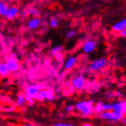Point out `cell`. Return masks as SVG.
<instances>
[{
    "mask_svg": "<svg viewBox=\"0 0 126 126\" xmlns=\"http://www.w3.org/2000/svg\"><path fill=\"white\" fill-rule=\"evenodd\" d=\"M74 109L81 115L90 117L94 114V102L93 100H82L74 105Z\"/></svg>",
    "mask_w": 126,
    "mask_h": 126,
    "instance_id": "6da1fadb",
    "label": "cell"
},
{
    "mask_svg": "<svg viewBox=\"0 0 126 126\" xmlns=\"http://www.w3.org/2000/svg\"><path fill=\"white\" fill-rule=\"evenodd\" d=\"M101 119L106 120L109 122L110 123H115L118 122H120L125 115L122 113L116 112L114 111H109V112H102L99 115Z\"/></svg>",
    "mask_w": 126,
    "mask_h": 126,
    "instance_id": "7a4b0ae2",
    "label": "cell"
},
{
    "mask_svg": "<svg viewBox=\"0 0 126 126\" xmlns=\"http://www.w3.org/2000/svg\"><path fill=\"white\" fill-rule=\"evenodd\" d=\"M44 89V86L41 84H32L25 87V95L29 96L33 99H37L39 92Z\"/></svg>",
    "mask_w": 126,
    "mask_h": 126,
    "instance_id": "3957f363",
    "label": "cell"
},
{
    "mask_svg": "<svg viewBox=\"0 0 126 126\" xmlns=\"http://www.w3.org/2000/svg\"><path fill=\"white\" fill-rule=\"evenodd\" d=\"M108 64L107 59L105 57H100L91 62L89 66V69L92 72H97L104 69Z\"/></svg>",
    "mask_w": 126,
    "mask_h": 126,
    "instance_id": "277c9868",
    "label": "cell"
},
{
    "mask_svg": "<svg viewBox=\"0 0 126 126\" xmlns=\"http://www.w3.org/2000/svg\"><path fill=\"white\" fill-rule=\"evenodd\" d=\"M55 99L54 93L53 90L49 89H43L39 92L37 100L44 102V101H53Z\"/></svg>",
    "mask_w": 126,
    "mask_h": 126,
    "instance_id": "5b68a950",
    "label": "cell"
},
{
    "mask_svg": "<svg viewBox=\"0 0 126 126\" xmlns=\"http://www.w3.org/2000/svg\"><path fill=\"white\" fill-rule=\"evenodd\" d=\"M70 84L73 89H75L77 90H81L86 86V79L83 76L79 75L72 79Z\"/></svg>",
    "mask_w": 126,
    "mask_h": 126,
    "instance_id": "8992f818",
    "label": "cell"
},
{
    "mask_svg": "<svg viewBox=\"0 0 126 126\" xmlns=\"http://www.w3.org/2000/svg\"><path fill=\"white\" fill-rule=\"evenodd\" d=\"M8 69L10 73H16L18 71L20 68V65L18 61H17V59L14 57H9L7 59V61L5 62Z\"/></svg>",
    "mask_w": 126,
    "mask_h": 126,
    "instance_id": "52a82bcc",
    "label": "cell"
},
{
    "mask_svg": "<svg viewBox=\"0 0 126 126\" xmlns=\"http://www.w3.org/2000/svg\"><path fill=\"white\" fill-rule=\"evenodd\" d=\"M96 47V43L93 40H87L86 41L83 46H82V50L85 54H90L95 50Z\"/></svg>",
    "mask_w": 126,
    "mask_h": 126,
    "instance_id": "ba28073f",
    "label": "cell"
},
{
    "mask_svg": "<svg viewBox=\"0 0 126 126\" xmlns=\"http://www.w3.org/2000/svg\"><path fill=\"white\" fill-rule=\"evenodd\" d=\"M112 29L114 32H118L126 30V18H124L119 21H117L112 26Z\"/></svg>",
    "mask_w": 126,
    "mask_h": 126,
    "instance_id": "9c48e42d",
    "label": "cell"
},
{
    "mask_svg": "<svg viewBox=\"0 0 126 126\" xmlns=\"http://www.w3.org/2000/svg\"><path fill=\"white\" fill-rule=\"evenodd\" d=\"M18 13H19L18 7L16 5H12L9 8V10L5 16V18L8 19H13L18 16Z\"/></svg>",
    "mask_w": 126,
    "mask_h": 126,
    "instance_id": "30bf717a",
    "label": "cell"
},
{
    "mask_svg": "<svg viewBox=\"0 0 126 126\" xmlns=\"http://www.w3.org/2000/svg\"><path fill=\"white\" fill-rule=\"evenodd\" d=\"M28 28L31 30H34L41 25V20L38 17L32 18L28 21Z\"/></svg>",
    "mask_w": 126,
    "mask_h": 126,
    "instance_id": "8fae6325",
    "label": "cell"
},
{
    "mask_svg": "<svg viewBox=\"0 0 126 126\" xmlns=\"http://www.w3.org/2000/svg\"><path fill=\"white\" fill-rule=\"evenodd\" d=\"M77 62V57H74V56L70 57L64 63V68L66 70H70L76 65Z\"/></svg>",
    "mask_w": 126,
    "mask_h": 126,
    "instance_id": "7c38bea8",
    "label": "cell"
},
{
    "mask_svg": "<svg viewBox=\"0 0 126 126\" xmlns=\"http://www.w3.org/2000/svg\"><path fill=\"white\" fill-rule=\"evenodd\" d=\"M10 73L8 66H7L5 62L0 63V76L1 77H7Z\"/></svg>",
    "mask_w": 126,
    "mask_h": 126,
    "instance_id": "4fadbf2b",
    "label": "cell"
},
{
    "mask_svg": "<svg viewBox=\"0 0 126 126\" xmlns=\"http://www.w3.org/2000/svg\"><path fill=\"white\" fill-rule=\"evenodd\" d=\"M26 103V99L25 94H18L16 98V105L18 106H22Z\"/></svg>",
    "mask_w": 126,
    "mask_h": 126,
    "instance_id": "5bb4252c",
    "label": "cell"
},
{
    "mask_svg": "<svg viewBox=\"0 0 126 126\" xmlns=\"http://www.w3.org/2000/svg\"><path fill=\"white\" fill-rule=\"evenodd\" d=\"M27 12H28V15H30L31 16H32V18H35L37 16H39V10L35 8V7H30L29 9H28L27 10Z\"/></svg>",
    "mask_w": 126,
    "mask_h": 126,
    "instance_id": "9a60e30c",
    "label": "cell"
},
{
    "mask_svg": "<svg viewBox=\"0 0 126 126\" xmlns=\"http://www.w3.org/2000/svg\"><path fill=\"white\" fill-rule=\"evenodd\" d=\"M102 106L103 102L102 101H98L95 104H94V113L99 115L102 112Z\"/></svg>",
    "mask_w": 126,
    "mask_h": 126,
    "instance_id": "2e32d148",
    "label": "cell"
},
{
    "mask_svg": "<svg viewBox=\"0 0 126 126\" xmlns=\"http://www.w3.org/2000/svg\"><path fill=\"white\" fill-rule=\"evenodd\" d=\"M63 47L62 45H61V44L60 45L54 46L52 49L50 50V54L52 56H56L58 54H60L63 50Z\"/></svg>",
    "mask_w": 126,
    "mask_h": 126,
    "instance_id": "e0dca14e",
    "label": "cell"
},
{
    "mask_svg": "<svg viewBox=\"0 0 126 126\" xmlns=\"http://www.w3.org/2000/svg\"><path fill=\"white\" fill-rule=\"evenodd\" d=\"M9 8V7L5 4H3L0 7V16H5L7 12H8Z\"/></svg>",
    "mask_w": 126,
    "mask_h": 126,
    "instance_id": "ac0fdd59",
    "label": "cell"
},
{
    "mask_svg": "<svg viewBox=\"0 0 126 126\" xmlns=\"http://www.w3.org/2000/svg\"><path fill=\"white\" fill-rule=\"evenodd\" d=\"M49 25H50V28H57L58 25H59V20L57 18H52L50 20Z\"/></svg>",
    "mask_w": 126,
    "mask_h": 126,
    "instance_id": "d6986e66",
    "label": "cell"
},
{
    "mask_svg": "<svg viewBox=\"0 0 126 126\" xmlns=\"http://www.w3.org/2000/svg\"><path fill=\"white\" fill-rule=\"evenodd\" d=\"M77 34V32L75 29H72V30H70L66 34V39H71L73 38H74Z\"/></svg>",
    "mask_w": 126,
    "mask_h": 126,
    "instance_id": "ffe728a7",
    "label": "cell"
},
{
    "mask_svg": "<svg viewBox=\"0 0 126 126\" xmlns=\"http://www.w3.org/2000/svg\"><path fill=\"white\" fill-rule=\"evenodd\" d=\"M112 110V103H103L102 106V112H109Z\"/></svg>",
    "mask_w": 126,
    "mask_h": 126,
    "instance_id": "44dd1931",
    "label": "cell"
},
{
    "mask_svg": "<svg viewBox=\"0 0 126 126\" xmlns=\"http://www.w3.org/2000/svg\"><path fill=\"white\" fill-rule=\"evenodd\" d=\"M74 110H75V109H74V106L72 105V104L66 105V106H65V111H66V112H68V113L73 112Z\"/></svg>",
    "mask_w": 126,
    "mask_h": 126,
    "instance_id": "7402d4cb",
    "label": "cell"
},
{
    "mask_svg": "<svg viewBox=\"0 0 126 126\" xmlns=\"http://www.w3.org/2000/svg\"><path fill=\"white\" fill-rule=\"evenodd\" d=\"M53 126H77V125L68 122H57L55 123Z\"/></svg>",
    "mask_w": 126,
    "mask_h": 126,
    "instance_id": "603a6c76",
    "label": "cell"
},
{
    "mask_svg": "<svg viewBox=\"0 0 126 126\" xmlns=\"http://www.w3.org/2000/svg\"><path fill=\"white\" fill-rule=\"evenodd\" d=\"M122 113L125 115H126V99L122 100Z\"/></svg>",
    "mask_w": 126,
    "mask_h": 126,
    "instance_id": "cb8c5ba5",
    "label": "cell"
},
{
    "mask_svg": "<svg viewBox=\"0 0 126 126\" xmlns=\"http://www.w3.org/2000/svg\"><path fill=\"white\" fill-rule=\"evenodd\" d=\"M115 96V92L113 91H109L108 93H107V99H112L113 97Z\"/></svg>",
    "mask_w": 126,
    "mask_h": 126,
    "instance_id": "d4e9b609",
    "label": "cell"
},
{
    "mask_svg": "<svg viewBox=\"0 0 126 126\" xmlns=\"http://www.w3.org/2000/svg\"><path fill=\"white\" fill-rule=\"evenodd\" d=\"M25 99H26V102H28L30 105H33L34 104V100L33 99H32L31 97H29V96L26 95H25Z\"/></svg>",
    "mask_w": 126,
    "mask_h": 126,
    "instance_id": "484cf974",
    "label": "cell"
},
{
    "mask_svg": "<svg viewBox=\"0 0 126 126\" xmlns=\"http://www.w3.org/2000/svg\"><path fill=\"white\" fill-rule=\"evenodd\" d=\"M119 35L122 38H126V30H123L119 32Z\"/></svg>",
    "mask_w": 126,
    "mask_h": 126,
    "instance_id": "4316f807",
    "label": "cell"
},
{
    "mask_svg": "<svg viewBox=\"0 0 126 126\" xmlns=\"http://www.w3.org/2000/svg\"><path fill=\"white\" fill-rule=\"evenodd\" d=\"M20 126H37V125L32 123H25V124L20 125Z\"/></svg>",
    "mask_w": 126,
    "mask_h": 126,
    "instance_id": "83f0119b",
    "label": "cell"
},
{
    "mask_svg": "<svg viewBox=\"0 0 126 126\" xmlns=\"http://www.w3.org/2000/svg\"><path fill=\"white\" fill-rule=\"evenodd\" d=\"M81 126H93V125H92L91 123H88V122H86V123H83Z\"/></svg>",
    "mask_w": 126,
    "mask_h": 126,
    "instance_id": "f1b7e54d",
    "label": "cell"
},
{
    "mask_svg": "<svg viewBox=\"0 0 126 126\" xmlns=\"http://www.w3.org/2000/svg\"><path fill=\"white\" fill-rule=\"evenodd\" d=\"M15 110V108L14 107H10L9 109H5L6 112H12V111H14Z\"/></svg>",
    "mask_w": 126,
    "mask_h": 126,
    "instance_id": "f546056e",
    "label": "cell"
},
{
    "mask_svg": "<svg viewBox=\"0 0 126 126\" xmlns=\"http://www.w3.org/2000/svg\"><path fill=\"white\" fill-rule=\"evenodd\" d=\"M3 5V3H2V1H0V7H1L2 5Z\"/></svg>",
    "mask_w": 126,
    "mask_h": 126,
    "instance_id": "4dcf8cb0",
    "label": "cell"
}]
</instances>
